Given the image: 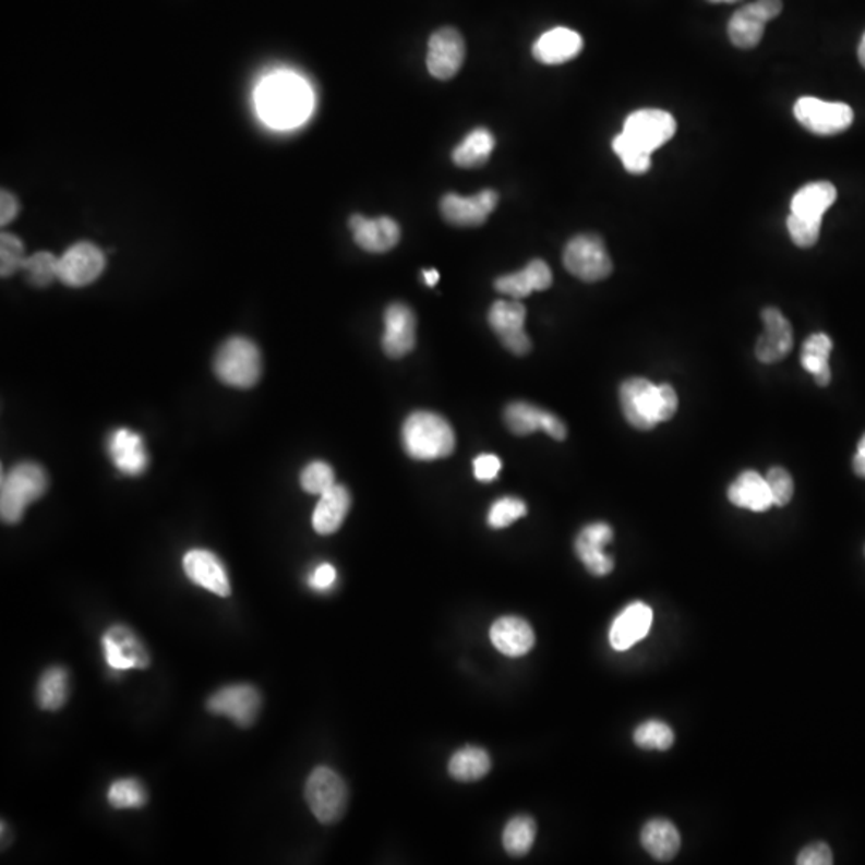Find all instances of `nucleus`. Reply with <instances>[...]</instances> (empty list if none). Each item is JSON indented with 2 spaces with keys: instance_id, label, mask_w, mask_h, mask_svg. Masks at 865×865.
Masks as SVG:
<instances>
[{
  "instance_id": "1",
  "label": "nucleus",
  "mask_w": 865,
  "mask_h": 865,
  "mask_svg": "<svg viewBox=\"0 0 865 865\" xmlns=\"http://www.w3.org/2000/svg\"><path fill=\"white\" fill-rule=\"evenodd\" d=\"M256 115L272 129L299 128L313 112L314 95L310 84L289 70H276L260 79L254 91Z\"/></svg>"
},
{
  "instance_id": "2",
  "label": "nucleus",
  "mask_w": 865,
  "mask_h": 865,
  "mask_svg": "<svg viewBox=\"0 0 865 865\" xmlns=\"http://www.w3.org/2000/svg\"><path fill=\"white\" fill-rule=\"evenodd\" d=\"M618 398L627 422L641 432H649L672 419L678 409V398L672 385H654L646 379H628L622 383Z\"/></svg>"
},
{
  "instance_id": "3",
  "label": "nucleus",
  "mask_w": 865,
  "mask_h": 865,
  "mask_svg": "<svg viewBox=\"0 0 865 865\" xmlns=\"http://www.w3.org/2000/svg\"><path fill=\"white\" fill-rule=\"evenodd\" d=\"M403 447L413 460H437L456 449L453 427L440 413L419 410L410 413L403 425Z\"/></svg>"
},
{
  "instance_id": "4",
  "label": "nucleus",
  "mask_w": 865,
  "mask_h": 865,
  "mask_svg": "<svg viewBox=\"0 0 865 865\" xmlns=\"http://www.w3.org/2000/svg\"><path fill=\"white\" fill-rule=\"evenodd\" d=\"M49 488V478L40 465L23 461L2 477L0 515L7 525L22 521L27 505L43 497Z\"/></svg>"
},
{
  "instance_id": "5",
  "label": "nucleus",
  "mask_w": 865,
  "mask_h": 865,
  "mask_svg": "<svg viewBox=\"0 0 865 865\" xmlns=\"http://www.w3.org/2000/svg\"><path fill=\"white\" fill-rule=\"evenodd\" d=\"M214 371L229 386L251 388L262 377V355L254 341L229 338L215 357Z\"/></svg>"
},
{
  "instance_id": "6",
  "label": "nucleus",
  "mask_w": 865,
  "mask_h": 865,
  "mask_svg": "<svg viewBox=\"0 0 865 865\" xmlns=\"http://www.w3.org/2000/svg\"><path fill=\"white\" fill-rule=\"evenodd\" d=\"M305 798L321 824H334L347 812L348 788L334 769L320 766L308 778Z\"/></svg>"
},
{
  "instance_id": "7",
  "label": "nucleus",
  "mask_w": 865,
  "mask_h": 865,
  "mask_svg": "<svg viewBox=\"0 0 865 865\" xmlns=\"http://www.w3.org/2000/svg\"><path fill=\"white\" fill-rule=\"evenodd\" d=\"M563 262L570 275L586 283H598L612 273L606 245L603 239L594 235H580L570 239L564 249Z\"/></svg>"
},
{
  "instance_id": "8",
  "label": "nucleus",
  "mask_w": 865,
  "mask_h": 865,
  "mask_svg": "<svg viewBox=\"0 0 865 865\" xmlns=\"http://www.w3.org/2000/svg\"><path fill=\"white\" fill-rule=\"evenodd\" d=\"M796 121L815 135H837L851 128L854 112L844 103H830L815 97H802L793 108Z\"/></svg>"
},
{
  "instance_id": "9",
  "label": "nucleus",
  "mask_w": 865,
  "mask_h": 865,
  "mask_svg": "<svg viewBox=\"0 0 865 865\" xmlns=\"http://www.w3.org/2000/svg\"><path fill=\"white\" fill-rule=\"evenodd\" d=\"M781 12L782 0H757L742 7L728 25L731 43L737 49H754L764 39L766 25Z\"/></svg>"
},
{
  "instance_id": "10",
  "label": "nucleus",
  "mask_w": 865,
  "mask_h": 865,
  "mask_svg": "<svg viewBox=\"0 0 865 865\" xmlns=\"http://www.w3.org/2000/svg\"><path fill=\"white\" fill-rule=\"evenodd\" d=\"M622 132L648 153L665 145L676 132V121L662 109H638L625 119Z\"/></svg>"
},
{
  "instance_id": "11",
  "label": "nucleus",
  "mask_w": 865,
  "mask_h": 865,
  "mask_svg": "<svg viewBox=\"0 0 865 865\" xmlns=\"http://www.w3.org/2000/svg\"><path fill=\"white\" fill-rule=\"evenodd\" d=\"M260 709H262V696L252 685L221 687L207 700L208 712L228 717L241 728L252 726Z\"/></svg>"
},
{
  "instance_id": "12",
  "label": "nucleus",
  "mask_w": 865,
  "mask_h": 865,
  "mask_svg": "<svg viewBox=\"0 0 865 865\" xmlns=\"http://www.w3.org/2000/svg\"><path fill=\"white\" fill-rule=\"evenodd\" d=\"M488 320L512 353L525 357L531 351V340L525 331L526 308L519 300H498L489 310Z\"/></svg>"
},
{
  "instance_id": "13",
  "label": "nucleus",
  "mask_w": 865,
  "mask_h": 865,
  "mask_svg": "<svg viewBox=\"0 0 865 865\" xmlns=\"http://www.w3.org/2000/svg\"><path fill=\"white\" fill-rule=\"evenodd\" d=\"M498 194L484 190L473 196L450 193L441 200L440 211L444 220L454 227H480L497 207Z\"/></svg>"
},
{
  "instance_id": "14",
  "label": "nucleus",
  "mask_w": 865,
  "mask_h": 865,
  "mask_svg": "<svg viewBox=\"0 0 865 865\" xmlns=\"http://www.w3.org/2000/svg\"><path fill=\"white\" fill-rule=\"evenodd\" d=\"M465 60V40L454 27H441L430 37L427 68L433 77L447 81L456 76Z\"/></svg>"
},
{
  "instance_id": "15",
  "label": "nucleus",
  "mask_w": 865,
  "mask_h": 865,
  "mask_svg": "<svg viewBox=\"0 0 865 865\" xmlns=\"http://www.w3.org/2000/svg\"><path fill=\"white\" fill-rule=\"evenodd\" d=\"M101 642L106 662L111 669H146L149 665V654L145 645L125 625H112L103 635Z\"/></svg>"
},
{
  "instance_id": "16",
  "label": "nucleus",
  "mask_w": 865,
  "mask_h": 865,
  "mask_svg": "<svg viewBox=\"0 0 865 865\" xmlns=\"http://www.w3.org/2000/svg\"><path fill=\"white\" fill-rule=\"evenodd\" d=\"M105 265V255L97 245L77 242L61 256L58 279L71 287L87 286L100 278Z\"/></svg>"
},
{
  "instance_id": "17",
  "label": "nucleus",
  "mask_w": 865,
  "mask_h": 865,
  "mask_svg": "<svg viewBox=\"0 0 865 865\" xmlns=\"http://www.w3.org/2000/svg\"><path fill=\"white\" fill-rule=\"evenodd\" d=\"M837 201V188L829 181H815L796 191L790 203L789 220L819 229L822 217Z\"/></svg>"
},
{
  "instance_id": "18",
  "label": "nucleus",
  "mask_w": 865,
  "mask_h": 865,
  "mask_svg": "<svg viewBox=\"0 0 865 865\" xmlns=\"http://www.w3.org/2000/svg\"><path fill=\"white\" fill-rule=\"evenodd\" d=\"M383 323V351L395 359L409 355L416 347L417 321L413 311L405 303H392L386 308Z\"/></svg>"
},
{
  "instance_id": "19",
  "label": "nucleus",
  "mask_w": 865,
  "mask_h": 865,
  "mask_svg": "<svg viewBox=\"0 0 865 865\" xmlns=\"http://www.w3.org/2000/svg\"><path fill=\"white\" fill-rule=\"evenodd\" d=\"M505 423H507L509 432L519 434V436L542 430L553 440H566L567 430L563 420L553 416L549 410L537 408L529 403L518 401L508 405L505 409Z\"/></svg>"
},
{
  "instance_id": "20",
  "label": "nucleus",
  "mask_w": 865,
  "mask_h": 865,
  "mask_svg": "<svg viewBox=\"0 0 865 865\" xmlns=\"http://www.w3.org/2000/svg\"><path fill=\"white\" fill-rule=\"evenodd\" d=\"M350 228L353 231L355 242L362 251L371 254H385L396 248L401 239V229L393 218H365L353 215L350 218Z\"/></svg>"
},
{
  "instance_id": "21",
  "label": "nucleus",
  "mask_w": 865,
  "mask_h": 865,
  "mask_svg": "<svg viewBox=\"0 0 865 865\" xmlns=\"http://www.w3.org/2000/svg\"><path fill=\"white\" fill-rule=\"evenodd\" d=\"M612 540V529L606 522H593L579 532L576 539V553L584 566L593 576L604 577L614 569V561L604 553V546Z\"/></svg>"
},
{
  "instance_id": "22",
  "label": "nucleus",
  "mask_w": 865,
  "mask_h": 865,
  "mask_svg": "<svg viewBox=\"0 0 865 865\" xmlns=\"http://www.w3.org/2000/svg\"><path fill=\"white\" fill-rule=\"evenodd\" d=\"M183 569L196 586L221 598L231 594L227 569L214 553L207 550H191L184 555Z\"/></svg>"
},
{
  "instance_id": "23",
  "label": "nucleus",
  "mask_w": 865,
  "mask_h": 865,
  "mask_svg": "<svg viewBox=\"0 0 865 865\" xmlns=\"http://www.w3.org/2000/svg\"><path fill=\"white\" fill-rule=\"evenodd\" d=\"M765 332L757 344V358L765 364H774L790 353L793 347V332L788 317L776 310L766 308L761 313Z\"/></svg>"
},
{
  "instance_id": "24",
  "label": "nucleus",
  "mask_w": 865,
  "mask_h": 865,
  "mask_svg": "<svg viewBox=\"0 0 865 865\" xmlns=\"http://www.w3.org/2000/svg\"><path fill=\"white\" fill-rule=\"evenodd\" d=\"M652 610L641 601L628 604L612 622L610 641L615 651H627L651 630Z\"/></svg>"
},
{
  "instance_id": "25",
  "label": "nucleus",
  "mask_w": 865,
  "mask_h": 865,
  "mask_svg": "<svg viewBox=\"0 0 865 865\" xmlns=\"http://www.w3.org/2000/svg\"><path fill=\"white\" fill-rule=\"evenodd\" d=\"M491 641L502 654L521 658L534 648L536 635L525 618L505 615L492 624Z\"/></svg>"
},
{
  "instance_id": "26",
  "label": "nucleus",
  "mask_w": 865,
  "mask_h": 865,
  "mask_svg": "<svg viewBox=\"0 0 865 865\" xmlns=\"http://www.w3.org/2000/svg\"><path fill=\"white\" fill-rule=\"evenodd\" d=\"M108 453L115 467L129 477H139L148 467V454L143 437L130 430L121 429L111 433Z\"/></svg>"
},
{
  "instance_id": "27",
  "label": "nucleus",
  "mask_w": 865,
  "mask_h": 865,
  "mask_svg": "<svg viewBox=\"0 0 865 865\" xmlns=\"http://www.w3.org/2000/svg\"><path fill=\"white\" fill-rule=\"evenodd\" d=\"M553 283L552 269L543 260H532L521 272L501 276L495 280V289L513 300L526 299L532 292L546 290Z\"/></svg>"
},
{
  "instance_id": "28",
  "label": "nucleus",
  "mask_w": 865,
  "mask_h": 865,
  "mask_svg": "<svg viewBox=\"0 0 865 865\" xmlns=\"http://www.w3.org/2000/svg\"><path fill=\"white\" fill-rule=\"evenodd\" d=\"M584 49L579 33L569 27H555L539 37L532 47L537 61L543 64H563L574 60Z\"/></svg>"
},
{
  "instance_id": "29",
  "label": "nucleus",
  "mask_w": 865,
  "mask_h": 865,
  "mask_svg": "<svg viewBox=\"0 0 865 865\" xmlns=\"http://www.w3.org/2000/svg\"><path fill=\"white\" fill-rule=\"evenodd\" d=\"M351 508V495L341 484H335L321 495L313 513V528L317 534L331 536L340 529Z\"/></svg>"
},
{
  "instance_id": "30",
  "label": "nucleus",
  "mask_w": 865,
  "mask_h": 865,
  "mask_svg": "<svg viewBox=\"0 0 865 865\" xmlns=\"http://www.w3.org/2000/svg\"><path fill=\"white\" fill-rule=\"evenodd\" d=\"M728 498L738 508L757 513L766 512L774 505L766 478L754 470L738 474L736 481L728 489Z\"/></svg>"
},
{
  "instance_id": "31",
  "label": "nucleus",
  "mask_w": 865,
  "mask_h": 865,
  "mask_svg": "<svg viewBox=\"0 0 865 865\" xmlns=\"http://www.w3.org/2000/svg\"><path fill=\"white\" fill-rule=\"evenodd\" d=\"M641 844L654 860L666 863L678 854L682 837L669 819H652L642 827Z\"/></svg>"
},
{
  "instance_id": "32",
  "label": "nucleus",
  "mask_w": 865,
  "mask_h": 865,
  "mask_svg": "<svg viewBox=\"0 0 865 865\" xmlns=\"http://www.w3.org/2000/svg\"><path fill=\"white\" fill-rule=\"evenodd\" d=\"M495 148V139L488 129H474L465 136L464 142L453 152V160L461 169H477L484 166Z\"/></svg>"
},
{
  "instance_id": "33",
  "label": "nucleus",
  "mask_w": 865,
  "mask_h": 865,
  "mask_svg": "<svg viewBox=\"0 0 865 865\" xmlns=\"http://www.w3.org/2000/svg\"><path fill=\"white\" fill-rule=\"evenodd\" d=\"M832 348V340L826 334H813L803 345L802 365L815 377L819 386L829 385L832 377L829 364Z\"/></svg>"
},
{
  "instance_id": "34",
  "label": "nucleus",
  "mask_w": 865,
  "mask_h": 865,
  "mask_svg": "<svg viewBox=\"0 0 865 865\" xmlns=\"http://www.w3.org/2000/svg\"><path fill=\"white\" fill-rule=\"evenodd\" d=\"M70 696V673L64 666L55 665L44 672L37 685V702L40 709L60 710Z\"/></svg>"
},
{
  "instance_id": "35",
  "label": "nucleus",
  "mask_w": 865,
  "mask_h": 865,
  "mask_svg": "<svg viewBox=\"0 0 865 865\" xmlns=\"http://www.w3.org/2000/svg\"><path fill=\"white\" fill-rule=\"evenodd\" d=\"M491 757L480 747H465L456 752L449 761V774L456 781L474 782L491 771Z\"/></svg>"
},
{
  "instance_id": "36",
  "label": "nucleus",
  "mask_w": 865,
  "mask_h": 865,
  "mask_svg": "<svg viewBox=\"0 0 865 865\" xmlns=\"http://www.w3.org/2000/svg\"><path fill=\"white\" fill-rule=\"evenodd\" d=\"M537 827L529 816H516L505 826L504 848L515 857L525 856L531 851L536 840Z\"/></svg>"
},
{
  "instance_id": "37",
  "label": "nucleus",
  "mask_w": 865,
  "mask_h": 865,
  "mask_svg": "<svg viewBox=\"0 0 865 865\" xmlns=\"http://www.w3.org/2000/svg\"><path fill=\"white\" fill-rule=\"evenodd\" d=\"M108 803L115 809H139L148 803V792L139 779H119L108 789Z\"/></svg>"
},
{
  "instance_id": "38",
  "label": "nucleus",
  "mask_w": 865,
  "mask_h": 865,
  "mask_svg": "<svg viewBox=\"0 0 865 865\" xmlns=\"http://www.w3.org/2000/svg\"><path fill=\"white\" fill-rule=\"evenodd\" d=\"M612 149L621 157L622 164L628 172L639 176V173L648 172L651 169V153L638 146L624 132L615 136Z\"/></svg>"
},
{
  "instance_id": "39",
  "label": "nucleus",
  "mask_w": 865,
  "mask_h": 865,
  "mask_svg": "<svg viewBox=\"0 0 865 865\" xmlns=\"http://www.w3.org/2000/svg\"><path fill=\"white\" fill-rule=\"evenodd\" d=\"M23 269L33 286H50L55 279H58L60 259H57L51 252H36V254L27 256Z\"/></svg>"
},
{
  "instance_id": "40",
  "label": "nucleus",
  "mask_w": 865,
  "mask_h": 865,
  "mask_svg": "<svg viewBox=\"0 0 865 865\" xmlns=\"http://www.w3.org/2000/svg\"><path fill=\"white\" fill-rule=\"evenodd\" d=\"M635 744L645 750H669L675 741L672 728L658 720L639 724L634 734Z\"/></svg>"
},
{
  "instance_id": "41",
  "label": "nucleus",
  "mask_w": 865,
  "mask_h": 865,
  "mask_svg": "<svg viewBox=\"0 0 865 865\" xmlns=\"http://www.w3.org/2000/svg\"><path fill=\"white\" fill-rule=\"evenodd\" d=\"M528 513L525 502L516 497H502L489 509L488 525L494 529L508 528Z\"/></svg>"
},
{
  "instance_id": "42",
  "label": "nucleus",
  "mask_w": 865,
  "mask_h": 865,
  "mask_svg": "<svg viewBox=\"0 0 865 865\" xmlns=\"http://www.w3.org/2000/svg\"><path fill=\"white\" fill-rule=\"evenodd\" d=\"M26 259L23 242L16 236L3 232L2 238H0V273H2V278H10L19 269H23Z\"/></svg>"
},
{
  "instance_id": "43",
  "label": "nucleus",
  "mask_w": 865,
  "mask_h": 865,
  "mask_svg": "<svg viewBox=\"0 0 865 865\" xmlns=\"http://www.w3.org/2000/svg\"><path fill=\"white\" fill-rule=\"evenodd\" d=\"M300 483H302V488L305 489L308 494L323 495L324 492L334 488L335 473L326 461H311L305 470L302 471Z\"/></svg>"
},
{
  "instance_id": "44",
  "label": "nucleus",
  "mask_w": 865,
  "mask_h": 865,
  "mask_svg": "<svg viewBox=\"0 0 865 865\" xmlns=\"http://www.w3.org/2000/svg\"><path fill=\"white\" fill-rule=\"evenodd\" d=\"M766 483L771 491L772 504L785 507L793 497V480L789 471L781 467L771 468L766 474Z\"/></svg>"
},
{
  "instance_id": "45",
  "label": "nucleus",
  "mask_w": 865,
  "mask_h": 865,
  "mask_svg": "<svg viewBox=\"0 0 865 865\" xmlns=\"http://www.w3.org/2000/svg\"><path fill=\"white\" fill-rule=\"evenodd\" d=\"M796 864L798 865L833 864L832 850H830L829 844L824 843V841H817V843L808 844V846L803 848L802 853L798 854V860H796Z\"/></svg>"
},
{
  "instance_id": "46",
  "label": "nucleus",
  "mask_w": 865,
  "mask_h": 865,
  "mask_svg": "<svg viewBox=\"0 0 865 865\" xmlns=\"http://www.w3.org/2000/svg\"><path fill=\"white\" fill-rule=\"evenodd\" d=\"M502 470L501 458L494 454H483L478 456L473 461L474 478L483 483H491L498 477Z\"/></svg>"
},
{
  "instance_id": "47",
  "label": "nucleus",
  "mask_w": 865,
  "mask_h": 865,
  "mask_svg": "<svg viewBox=\"0 0 865 865\" xmlns=\"http://www.w3.org/2000/svg\"><path fill=\"white\" fill-rule=\"evenodd\" d=\"M335 580H337V570H335V567L329 563H323L313 570L308 584H310V587L314 588V590L324 591L329 590V588L334 586Z\"/></svg>"
},
{
  "instance_id": "48",
  "label": "nucleus",
  "mask_w": 865,
  "mask_h": 865,
  "mask_svg": "<svg viewBox=\"0 0 865 865\" xmlns=\"http://www.w3.org/2000/svg\"><path fill=\"white\" fill-rule=\"evenodd\" d=\"M19 211L20 204L16 197L9 191L2 190V194H0V225L2 227L9 225L19 215Z\"/></svg>"
},
{
  "instance_id": "49",
  "label": "nucleus",
  "mask_w": 865,
  "mask_h": 865,
  "mask_svg": "<svg viewBox=\"0 0 865 865\" xmlns=\"http://www.w3.org/2000/svg\"><path fill=\"white\" fill-rule=\"evenodd\" d=\"M853 468L854 473L865 480V433L861 437L860 444H857L856 456L853 458Z\"/></svg>"
},
{
  "instance_id": "50",
  "label": "nucleus",
  "mask_w": 865,
  "mask_h": 865,
  "mask_svg": "<svg viewBox=\"0 0 865 865\" xmlns=\"http://www.w3.org/2000/svg\"><path fill=\"white\" fill-rule=\"evenodd\" d=\"M423 280H425L427 286L434 287L440 280V273L436 269H423L422 272Z\"/></svg>"
},
{
  "instance_id": "51",
  "label": "nucleus",
  "mask_w": 865,
  "mask_h": 865,
  "mask_svg": "<svg viewBox=\"0 0 865 865\" xmlns=\"http://www.w3.org/2000/svg\"><path fill=\"white\" fill-rule=\"evenodd\" d=\"M857 55H860L861 64L865 68V34L863 39H861L860 49H857Z\"/></svg>"
},
{
  "instance_id": "52",
  "label": "nucleus",
  "mask_w": 865,
  "mask_h": 865,
  "mask_svg": "<svg viewBox=\"0 0 865 865\" xmlns=\"http://www.w3.org/2000/svg\"><path fill=\"white\" fill-rule=\"evenodd\" d=\"M709 2H712V3H734V2H738V0H709Z\"/></svg>"
}]
</instances>
